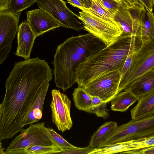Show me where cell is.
Listing matches in <instances>:
<instances>
[{
  "label": "cell",
  "mask_w": 154,
  "mask_h": 154,
  "mask_svg": "<svg viewBox=\"0 0 154 154\" xmlns=\"http://www.w3.org/2000/svg\"><path fill=\"white\" fill-rule=\"evenodd\" d=\"M51 93L52 121L58 130L62 132L69 130L73 125L70 112L71 101L59 90L53 89Z\"/></svg>",
  "instance_id": "obj_12"
},
{
  "label": "cell",
  "mask_w": 154,
  "mask_h": 154,
  "mask_svg": "<svg viewBox=\"0 0 154 154\" xmlns=\"http://www.w3.org/2000/svg\"><path fill=\"white\" fill-rule=\"evenodd\" d=\"M17 47L14 54L24 60L30 58L34 41L36 38L27 21L21 22L17 32Z\"/></svg>",
  "instance_id": "obj_14"
},
{
  "label": "cell",
  "mask_w": 154,
  "mask_h": 154,
  "mask_svg": "<svg viewBox=\"0 0 154 154\" xmlns=\"http://www.w3.org/2000/svg\"><path fill=\"white\" fill-rule=\"evenodd\" d=\"M117 125L116 122H106L101 125L91 136L89 146L97 148L112 134Z\"/></svg>",
  "instance_id": "obj_17"
},
{
  "label": "cell",
  "mask_w": 154,
  "mask_h": 154,
  "mask_svg": "<svg viewBox=\"0 0 154 154\" xmlns=\"http://www.w3.org/2000/svg\"><path fill=\"white\" fill-rule=\"evenodd\" d=\"M67 2L72 6L79 9L86 8L85 4L80 0H67Z\"/></svg>",
  "instance_id": "obj_31"
},
{
  "label": "cell",
  "mask_w": 154,
  "mask_h": 154,
  "mask_svg": "<svg viewBox=\"0 0 154 154\" xmlns=\"http://www.w3.org/2000/svg\"><path fill=\"white\" fill-rule=\"evenodd\" d=\"M124 142L126 148L125 152L140 150L154 146V136Z\"/></svg>",
  "instance_id": "obj_23"
},
{
  "label": "cell",
  "mask_w": 154,
  "mask_h": 154,
  "mask_svg": "<svg viewBox=\"0 0 154 154\" xmlns=\"http://www.w3.org/2000/svg\"><path fill=\"white\" fill-rule=\"evenodd\" d=\"M142 44L140 38L122 35L111 45L92 53L80 63L76 72L78 86L82 88L95 79L123 67L128 56Z\"/></svg>",
  "instance_id": "obj_2"
},
{
  "label": "cell",
  "mask_w": 154,
  "mask_h": 154,
  "mask_svg": "<svg viewBox=\"0 0 154 154\" xmlns=\"http://www.w3.org/2000/svg\"><path fill=\"white\" fill-rule=\"evenodd\" d=\"M106 47L101 40L90 33L72 36L58 45L52 64L56 87L63 91L76 82L79 66L92 53Z\"/></svg>",
  "instance_id": "obj_3"
},
{
  "label": "cell",
  "mask_w": 154,
  "mask_h": 154,
  "mask_svg": "<svg viewBox=\"0 0 154 154\" xmlns=\"http://www.w3.org/2000/svg\"><path fill=\"white\" fill-rule=\"evenodd\" d=\"M120 4L123 5H128L125 1L124 0H114Z\"/></svg>",
  "instance_id": "obj_36"
},
{
  "label": "cell",
  "mask_w": 154,
  "mask_h": 154,
  "mask_svg": "<svg viewBox=\"0 0 154 154\" xmlns=\"http://www.w3.org/2000/svg\"><path fill=\"white\" fill-rule=\"evenodd\" d=\"M52 70L38 57L15 63L0 104V140L12 138L26 125L41 119Z\"/></svg>",
  "instance_id": "obj_1"
},
{
  "label": "cell",
  "mask_w": 154,
  "mask_h": 154,
  "mask_svg": "<svg viewBox=\"0 0 154 154\" xmlns=\"http://www.w3.org/2000/svg\"><path fill=\"white\" fill-rule=\"evenodd\" d=\"M145 11V8L140 2L130 6L120 5L114 14V18L115 21L121 26L122 35L140 38Z\"/></svg>",
  "instance_id": "obj_8"
},
{
  "label": "cell",
  "mask_w": 154,
  "mask_h": 154,
  "mask_svg": "<svg viewBox=\"0 0 154 154\" xmlns=\"http://www.w3.org/2000/svg\"><path fill=\"white\" fill-rule=\"evenodd\" d=\"M92 96L90 113H94L97 117H102L104 119L108 118L109 114L106 109L107 103L103 101L98 97Z\"/></svg>",
  "instance_id": "obj_24"
},
{
  "label": "cell",
  "mask_w": 154,
  "mask_h": 154,
  "mask_svg": "<svg viewBox=\"0 0 154 154\" xmlns=\"http://www.w3.org/2000/svg\"><path fill=\"white\" fill-rule=\"evenodd\" d=\"M140 38L142 43L154 39V14L146 8Z\"/></svg>",
  "instance_id": "obj_20"
},
{
  "label": "cell",
  "mask_w": 154,
  "mask_h": 154,
  "mask_svg": "<svg viewBox=\"0 0 154 154\" xmlns=\"http://www.w3.org/2000/svg\"><path fill=\"white\" fill-rule=\"evenodd\" d=\"M135 53L131 54L128 56L123 67L120 70L121 75L120 83L125 79L128 74L131 68L133 56Z\"/></svg>",
  "instance_id": "obj_28"
},
{
  "label": "cell",
  "mask_w": 154,
  "mask_h": 154,
  "mask_svg": "<svg viewBox=\"0 0 154 154\" xmlns=\"http://www.w3.org/2000/svg\"><path fill=\"white\" fill-rule=\"evenodd\" d=\"M137 101L136 97L130 91H124L118 93L110 100L111 109L124 112Z\"/></svg>",
  "instance_id": "obj_18"
},
{
  "label": "cell",
  "mask_w": 154,
  "mask_h": 154,
  "mask_svg": "<svg viewBox=\"0 0 154 154\" xmlns=\"http://www.w3.org/2000/svg\"><path fill=\"white\" fill-rule=\"evenodd\" d=\"M152 70L154 71V68Z\"/></svg>",
  "instance_id": "obj_38"
},
{
  "label": "cell",
  "mask_w": 154,
  "mask_h": 154,
  "mask_svg": "<svg viewBox=\"0 0 154 154\" xmlns=\"http://www.w3.org/2000/svg\"><path fill=\"white\" fill-rule=\"evenodd\" d=\"M37 0H10L9 9L11 11L21 12L32 6Z\"/></svg>",
  "instance_id": "obj_26"
},
{
  "label": "cell",
  "mask_w": 154,
  "mask_h": 154,
  "mask_svg": "<svg viewBox=\"0 0 154 154\" xmlns=\"http://www.w3.org/2000/svg\"><path fill=\"white\" fill-rule=\"evenodd\" d=\"M77 18L82 22L85 30L102 41L108 46L122 35L123 30L118 23L105 20L87 10L80 9Z\"/></svg>",
  "instance_id": "obj_4"
},
{
  "label": "cell",
  "mask_w": 154,
  "mask_h": 154,
  "mask_svg": "<svg viewBox=\"0 0 154 154\" xmlns=\"http://www.w3.org/2000/svg\"><path fill=\"white\" fill-rule=\"evenodd\" d=\"M154 114V92L138 101L131 110V119H138Z\"/></svg>",
  "instance_id": "obj_16"
},
{
  "label": "cell",
  "mask_w": 154,
  "mask_h": 154,
  "mask_svg": "<svg viewBox=\"0 0 154 154\" xmlns=\"http://www.w3.org/2000/svg\"><path fill=\"white\" fill-rule=\"evenodd\" d=\"M147 10L152 11L153 6L151 4L149 0H139Z\"/></svg>",
  "instance_id": "obj_33"
},
{
  "label": "cell",
  "mask_w": 154,
  "mask_h": 154,
  "mask_svg": "<svg viewBox=\"0 0 154 154\" xmlns=\"http://www.w3.org/2000/svg\"><path fill=\"white\" fill-rule=\"evenodd\" d=\"M125 2L129 5H132L139 3V0H124Z\"/></svg>",
  "instance_id": "obj_35"
},
{
  "label": "cell",
  "mask_w": 154,
  "mask_h": 154,
  "mask_svg": "<svg viewBox=\"0 0 154 154\" xmlns=\"http://www.w3.org/2000/svg\"><path fill=\"white\" fill-rule=\"evenodd\" d=\"M45 128L44 122L30 124L10 143L4 154H17L20 151L34 145H56L48 135Z\"/></svg>",
  "instance_id": "obj_6"
},
{
  "label": "cell",
  "mask_w": 154,
  "mask_h": 154,
  "mask_svg": "<svg viewBox=\"0 0 154 154\" xmlns=\"http://www.w3.org/2000/svg\"><path fill=\"white\" fill-rule=\"evenodd\" d=\"M72 95L76 108L81 111L90 113L92 96L83 88L79 86L74 89Z\"/></svg>",
  "instance_id": "obj_19"
},
{
  "label": "cell",
  "mask_w": 154,
  "mask_h": 154,
  "mask_svg": "<svg viewBox=\"0 0 154 154\" xmlns=\"http://www.w3.org/2000/svg\"><path fill=\"white\" fill-rule=\"evenodd\" d=\"M62 150L56 145L47 146L34 145L19 152L17 154H58Z\"/></svg>",
  "instance_id": "obj_22"
},
{
  "label": "cell",
  "mask_w": 154,
  "mask_h": 154,
  "mask_svg": "<svg viewBox=\"0 0 154 154\" xmlns=\"http://www.w3.org/2000/svg\"><path fill=\"white\" fill-rule=\"evenodd\" d=\"M27 21L36 37L61 27L60 23L49 14L39 8L26 12Z\"/></svg>",
  "instance_id": "obj_13"
},
{
  "label": "cell",
  "mask_w": 154,
  "mask_h": 154,
  "mask_svg": "<svg viewBox=\"0 0 154 154\" xmlns=\"http://www.w3.org/2000/svg\"><path fill=\"white\" fill-rule=\"evenodd\" d=\"M121 79L120 70L109 72L95 79L83 87L91 96L107 103L118 93Z\"/></svg>",
  "instance_id": "obj_9"
},
{
  "label": "cell",
  "mask_w": 154,
  "mask_h": 154,
  "mask_svg": "<svg viewBox=\"0 0 154 154\" xmlns=\"http://www.w3.org/2000/svg\"><path fill=\"white\" fill-rule=\"evenodd\" d=\"M38 8L53 17L61 24V27L77 31L85 29L84 26L77 19L78 15L66 6L63 0H37Z\"/></svg>",
  "instance_id": "obj_11"
},
{
  "label": "cell",
  "mask_w": 154,
  "mask_h": 154,
  "mask_svg": "<svg viewBox=\"0 0 154 154\" xmlns=\"http://www.w3.org/2000/svg\"><path fill=\"white\" fill-rule=\"evenodd\" d=\"M152 136H154V114L140 119H131L127 123L118 126L111 136L99 147Z\"/></svg>",
  "instance_id": "obj_5"
},
{
  "label": "cell",
  "mask_w": 154,
  "mask_h": 154,
  "mask_svg": "<svg viewBox=\"0 0 154 154\" xmlns=\"http://www.w3.org/2000/svg\"><path fill=\"white\" fill-rule=\"evenodd\" d=\"M45 128L50 139L62 150L76 147L66 141L53 129L46 127Z\"/></svg>",
  "instance_id": "obj_25"
},
{
  "label": "cell",
  "mask_w": 154,
  "mask_h": 154,
  "mask_svg": "<svg viewBox=\"0 0 154 154\" xmlns=\"http://www.w3.org/2000/svg\"><path fill=\"white\" fill-rule=\"evenodd\" d=\"M152 5L153 6L154 5V0H149Z\"/></svg>",
  "instance_id": "obj_37"
},
{
  "label": "cell",
  "mask_w": 154,
  "mask_h": 154,
  "mask_svg": "<svg viewBox=\"0 0 154 154\" xmlns=\"http://www.w3.org/2000/svg\"><path fill=\"white\" fill-rule=\"evenodd\" d=\"M123 91L132 93L137 101L154 92V71L151 70L128 85Z\"/></svg>",
  "instance_id": "obj_15"
},
{
  "label": "cell",
  "mask_w": 154,
  "mask_h": 154,
  "mask_svg": "<svg viewBox=\"0 0 154 154\" xmlns=\"http://www.w3.org/2000/svg\"><path fill=\"white\" fill-rule=\"evenodd\" d=\"M99 0L106 8L113 14L121 5L114 0Z\"/></svg>",
  "instance_id": "obj_29"
},
{
  "label": "cell",
  "mask_w": 154,
  "mask_h": 154,
  "mask_svg": "<svg viewBox=\"0 0 154 154\" xmlns=\"http://www.w3.org/2000/svg\"><path fill=\"white\" fill-rule=\"evenodd\" d=\"M85 5L86 8L87 9L90 8L92 5V0H80Z\"/></svg>",
  "instance_id": "obj_34"
},
{
  "label": "cell",
  "mask_w": 154,
  "mask_h": 154,
  "mask_svg": "<svg viewBox=\"0 0 154 154\" xmlns=\"http://www.w3.org/2000/svg\"><path fill=\"white\" fill-rule=\"evenodd\" d=\"M10 0H0V11L9 9Z\"/></svg>",
  "instance_id": "obj_32"
},
{
  "label": "cell",
  "mask_w": 154,
  "mask_h": 154,
  "mask_svg": "<svg viewBox=\"0 0 154 154\" xmlns=\"http://www.w3.org/2000/svg\"><path fill=\"white\" fill-rule=\"evenodd\" d=\"M92 4L89 9H85L98 17L107 21L117 23L114 19V14L106 9L99 0H92Z\"/></svg>",
  "instance_id": "obj_21"
},
{
  "label": "cell",
  "mask_w": 154,
  "mask_h": 154,
  "mask_svg": "<svg viewBox=\"0 0 154 154\" xmlns=\"http://www.w3.org/2000/svg\"><path fill=\"white\" fill-rule=\"evenodd\" d=\"M21 12L10 9L0 11V64L5 60L11 49L17 32Z\"/></svg>",
  "instance_id": "obj_10"
},
{
  "label": "cell",
  "mask_w": 154,
  "mask_h": 154,
  "mask_svg": "<svg viewBox=\"0 0 154 154\" xmlns=\"http://www.w3.org/2000/svg\"><path fill=\"white\" fill-rule=\"evenodd\" d=\"M94 148L90 146L84 148L76 147L62 150L58 154H89Z\"/></svg>",
  "instance_id": "obj_27"
},
{
  "label": "cell",
  "mask_w": 154,
  "mask_h": 154,
  "mask_svg": "<svg viewBox=\"0 0 154 154\" xmlns=\"http://www.w3.org/2000/svg\"><path fill=\"white\" fill-rule=\"evenodd\" d=\"M154 68V39L142 43L134 54L131 70L125 79L120 83L118 93L130 84Z\"/></svg>",
  "instance_id": "obj_7"
},
{
  "label": "cell",
  "mask_w": 154,
  "mask_h": 154,
  "mask_svg": "<svg viewBox=\"0 0 154 154\" xmlns=\"http://www.w3.org/2000/svg\"><path fill=\"white\" fill-rule=\"evenodd\" d=\"M121 154H154V146L140 150L125 152Z\"/></svg>",
  "instance_id": "obj_30"
}]
</instances>
